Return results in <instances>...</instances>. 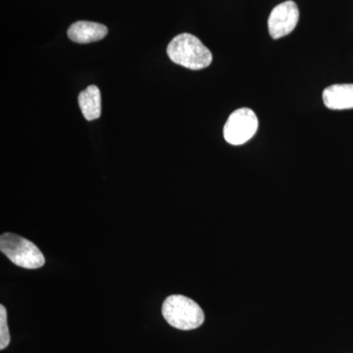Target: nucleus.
<instances>
[{"instance_id":"obj_5","label":"nucleus","mask_w":353,"mask_h":353,"mask_svg":"<svg viewBox=\"0 0 353 353\" xmlns=\"http://www.w3.org/2000/svg\"><path fill=\"white\" fill-rule=\"evenodd\" d=\"M299 10L296 2L289 0L279 4L272 10L268 19L269 34L278 39L288 36L296 27Z\"/></svg>"},{"instance_id":"obj_8","label":"nucleus","mask_w":353,"mask_h":353,"mask_svg":"<svg viewBox=\"0 0 353 353\" xmlns=\"http://www.w3.org/2000/svg\"><path fill=\"white\" fill-rule=\"evenodd\" d=\"M79 105L88 121L99 119L101 114V90L97 85H90L79 94Z\"/></svg>"},{"instance_id":"obj_4","label":"nucleus","mask_w":353,"mask_h":353,"mask_svg":"<svg viewBox=\"0 0 353 353\" xmlns=\"http://www.w3.org/2000/svg\"><path fill=\"white\" fill-rule=\"evenodd\" d=\"M259 129V118L250 108L236 109L228 118L224 138L230 145H241L250 141Z\"/></svg>"},{"instance_id":"obj_9","label":"nucleus","mask_w":353,"mask_h":353,"mask_svg":"<svg viewBox=\"0 0 353 353\" xmlns=\"http://www.w3.org/2000/svg\"><path fill=\"white\" fill-rule=\"evenodd\" d=\"M10 334L7 325V312L4 305H0V350H6L10 343Z\"/></svg>"},{"instance_id":"obj_2","label":"nucleus","mask_w":353,"mask_h":353,"mask_svg":"<svg viewBox=\"0 0 353 353\" xmlns=\"http://www.w3.org/2000/svg\"><path fill=\"white\" fill-rule=\"evenodd\" d=\"M162 314L169 325L183 331L199 328L205 318L203 310L196 301L181 294H174L165 299Z\"/></svg>"},{"instance_id":"obj_1","label":"nucleus","mask_w":353,"mask_h":353,"mask_svg":"<svg viewBox=\"0 0 353 353\" xmlns=\"http://www.w3.org/2000/svg\"><path fill=\"white\" fill-rule=\"evenodd\" d=\"M167 54L174 63L190 70L208 68L213 59L210 50L201 39L187 32L172 39Z\"/></svg>"},{"instance_id":"obj_7","label":"nucleus","mask_w":353,"mask_h":353,"mask_svg":"<svg viewBox=\"0 0 353 353\" xmlns=\"http://www.w3.org/2000/svg\"><path fill=\"white\" fill-rule=\"evenodd\" d=\"M325 106L331 110L353 109V85L341 83L330 85L323 92Z\"/></svg>"},{"instance_id":"obj_6","label":"nucleus","mask_w":353,"mask_h":353,"mask_svg":"<svg viewBox=\"0 0 353 353\" xmlns=\"http://www.w3.org/2000/svg\"><path fill=\"white\" fill-rule=\"evenodd\" d=\"M108 34L106 26L99 23L78 21L70 26L68 37L77 43H90L101 41Z\"/></svg>"},{"instance_id":"obj_3","label":"nucleus","mask_w":353,"mask_h":353,"mask_svg":"<svg viewBox=\"0 0 353 353\" xmlns=\"http://www.w3.org/2000/svg\"><path fill=\"white\" fill-rule=\"evenodd\" d=\"M0 250L7 259L21 268L39 269L46 264V259L38 246L18 234H2Z\"/></svg>"}]
</instances>
